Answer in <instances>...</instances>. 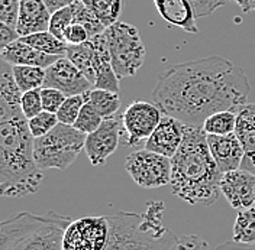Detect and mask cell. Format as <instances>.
Instances as JSON below:
<instances>
[{"instance_id":"83f0119b","label":"cell","mask_w":255,"mask_h":250,"mask_svg":"<svg viewBox=\"0 0 255 250\" xmlns=\"http://www.w3.org/2000/svg\"><path fill=\"white\" fill-rule=\"evenodd\" d=\"M235 126L237 111L225 110L209 116L203 123V129L206 130L207 135H229L235 132Z\"/></svg>"},{"instance_id":"d6a6232c","label":"cell","mask_w":255,"mask_h":250,"mask_svg":"<svg viewBox=\"0 0 255 250\" xmlns=\"http://www.w3.org/2000/svg\"><path fill=\"white\" fill-rule=\"evenodd\" d=\"M73 22H74V7L71 4V6L63 7L51 15L48 31L64 41V32Z\"/></svg>"},{"instance_id":"74e56055","label":"cell","mask_w":255,"mask_h":250,"mask_svg":"<svg viewBox=\"0 0 255 250\" xmlns=\"http://www.w3.org/2000/svg\"><path fill=\"white\" fill-rule=\"evenodd\" d=\"M171 250H210L206 240L200 239L199 236L187 235L178 237Z\"/></svg>"},{"instance_id":"8d00e7d4","label":"cell","mask_w":255,"mask_h":250,"mask_svg":"<svg viewBox=\"0 0 255 250\" xmlns=\"http://www.w3.org/2000/svg\"><path fill=\"white\" fill-rule=\"evenodd\" d=\"M90 39L87 29L80 23H71L64 32V42L67 45H81Z\"/></svg>"},{"instance_id":"2e32d148","label":"cell","mask_w":255,"mask_h":250,"mask_svg":"<svg viewBox=\"0 0 255 250\" xmlns=\"http://www.w3.org/2000/svg\"><path fill=\"white\" fill-rule=\"evenodd\" d=\"M93 51V61H95L96 81L93 88H102L119 93V81L113 65H112L111 52L105 32L93 36L87 41Z\"/></svg>"},{"instance_id":"7a4b0ae2","label":"cell","mask_w":255,"mask_h":250,"mask_svg":"<svg viewBox=\"0 0 255 250\" xmlns=\"http://www.w3.org/2000/svg\"><path fill=\"white\" fill-rule=\"evenodd\" d=\"M222 175L209 149L203 126L186 125L183 142L171 158V192L190 205L209 207L222 194Z\"/></svg>"},{"instance_id":"5bb4252c","label":"cell","mask_w":255,"mask_h":250,"mask_svg":"<svg viewBox=\"0 0 255 250\" xmlns=\"http://www.w3.org/2000/svg\"><path fill=\"white\" fill-rule=\"evenodd\" d=\"M186 123L175 119L173 116L164 114L157 129L143 143V149L161 154L164 157L173 158L178 151L184 138Z\"/></svg>"},{"instance_id":"ac0fdd59","label":"cell","mask_w":255,"mask_h":250,"mask_svg":"<svg viewBox=\"0 0 255 250\" xmlns=\"http://www.w3.org/2000/svg\"><path fill=\"white\" fill-rule=\"evenodd\" d=\"M235 133L245 151V158L241 168L255 173L253 162L255 158V103H247L237 110Z\"/></svg>"},{"instance_id":"d590c367","label":"cell","mask_w":255,"mask_h":250,"mask_svg":"<svg viewBox=\"0 0 255 250\" xmlns=\"http://www.w3.org/2000/svg\"><path fill=\"white\" fill-rule=\"evenodd\" d=\"M20 9V0H0V22L16 26Z\"/></svg>"},{"instance_id":"277c9868","label":"cell","mask_w":255,"mask_h":250,"mask_svg":"<svg viewBox=\"0 0 255 250\" xmlns=\"http://www.w3.org/2000/svg\"><path fill=\"white\" fill-rule=\"evenodd\" d=\"M164 211L162 201H149L143 213L119 211L108 216L105 250H171L178 237L164 226Z\"/></svg>"},{"instance_id":"e575fe53","label":"cell","mask_w":255,"mask_h":250,"mask_svg":"<svg viewBox=\"0 0 255 250\" xmlns=\"http://www.w3.org/2000/svg\"><path fill=\"white\" fill-rule=\"evenodd\" d=\"M41 98H42V107L47 111L51 113H57L60 107L63 106L67 95L57 90V88H51V87H42L41 88Z\"/></svg>"},{"instance_id":"4316f807","label":"cell","mask_w":255,"mask_h":250,"mask_svg":"<svg viewBox=\"0 0 255 250\" xmlns=\"http://www.w3.org/2000/svg\"><path fill=\"white\" fill-rule=\"evenodd\" d=\"M96 17L109 28L118 22V17L122 10V0H81Z\"/></svg>"},{"instance_id":"8fae6325","label":"cell","mask_w":255,"mask_h":250,"mask_svg":"<svg viewBox=\"0 0 255 250\" xmlns=\"http://www.w3.org/2000/svg\"><path fill=\"white\" fill-rule=\"evenodd\" d=\"M124 135V122L121 114L103 120L100 127L86 136L84 152L93 167L103 165L113 155Z\"/></svg>"},{"instance_id":"9c48e42d","label":"cell","mask_w":255,"mask_h":250,"mask_svg":"<svg viewBox=\"0 0 255 250\" xmlns=\"http://www.w3.org/2000/svg\"><path fill=\"white\" fill-rule=\"evenodd\" d=\"M164 111L157 103L136 100L132 101L122 114L124 122V143L128 146H138L145 143L157 129Z\"/></svg>"},{"instance_id":"ffe728a7","label":"cell","mask_w":255,"mask_h":250,"mask_svg":"<svg viewBox=\"0 0 255 250\" xmlns=\"http://www.w3.org/2000/svg\"><path fill=\"white\" fill-rule=\"evenodd\" d=\"M60 58L61 57L58 55H49L32 48L31 45L22 42L20 38L1 49V60L10 65H33V67L48 68Z\"/></svg>"},{"instance_id":"4fadbf2b","label":"cell","mask_w":255,"mask_h":250,"mask_svg":"<svg viewBox=\"0 0 255 250\" xmlns=\"http://www.w3.org/2000/svg\"><path fill=\"white\" fill-rule=\"evenodd\" d=\"M221 192L235 210H245L255 205V173L239 168L225 172L221 179Z\"/></svg>"},{"instance_id":"ab89813d","label":"cell","mask_w":255,"mask_h":250,"mask_svg":"<svg viewBox=\"0 0 255 250\" xmlns=\"http://www.w3.org/2000/svg\"><path fill=\"white\" fill-rule=\"evenodd\" d=\"M20 38L19 32L16 29V26L7 25L0 22V48H6L7 45H10L12 42H15Z\"/></svg>"},{"instance_id":"484cf974","label":"cell","mask_w":255,"mask_h":250,"mask_svg":"<svg viewBox=\"0 0 255 250\" xmlns=\"http://www.w3.org/2000/svg\"><path fill=\"white\" fill-rule=\"evenodd\" d=\"M232 240L244 245L255 243V205L238 211L234 224Z\"/></svg>"},{"instance_id":"e0dca14e","label":"cell","mask_w":255,"mask_h":250,"mask_svg":"<svg viewBox=\"0 0 255 250\" xmlns=\"http://www.w3.org/2000/svg\"><path fill=\"white\" fill-rule=\"evenodd\" d=\"M159 16L170 23L189 33H199L196 25V12L190 0H154Z\"/></svg>"},{"instance_id":"6da1fadb","label":"cell","mask_w":255,"mask_h":250,"mask_svg":"<svg viewBox=\"0 0 255 250\" xmlns=\"http://www.w3.org/2000/svg\"><path fill=\"white\" fill-rule=\"evenodd\" d=\"M250 93L245 73L226 58L212 55L170 67L158 77L152 98L164 114L203 126L218 111H237L247 104Z\"/></svg>"},{"instance_id":"8992f818","label":"cell","mask_w":255,"mask_h":250,"mask_svg":"<svg viewBox=\"0 0 255 250\" xmlns=\"http://www.w3.org/2000/svg\"><path fill=\"white\" fill-rule=\"evenodd\" d=\"M86 133L74 126L58 123L45 136L33 142L35 161L41 169H67L84 151Z\"/></svg>"},{"instance_id":"1f68e13d","label":"cell","mask_w":255,"mask_h":250,"mask_svg":"<svg viewBox=\"0 0 255 250\" xmlns=\"http://www.w3.org/2000/svg\"><path fill=\"white\" fill-rule=\"evenodd\" d=\"M58 123H60V120L57 117V113H51V111H47V110H42L39 114L33 116L32 119L28 120L29 130H31L32 136L35 139L41 138V136H45Z\"/></svg>"},{"instance_id":"4dcf8cb0","label":"cell","mask_w":255,"mask_h":250,"mask_svg":"<svg viewBox=\"0 0 255 250\" xmlns=\"http://www.w3.org/2000/svg\"><path fill=\"white\" fill-rule=\"evenodd\" d=\"M103 120H105V117L90 103L86 101V104L83 106V109L80 111L79 119L74 123V127L80 132L89 135V133L97 130L100 125L103 123Z\"/></svg>"},{"instance_id":"44dd1931","label":"cell","mask_w":255,"mask_h":250,"mask_svg":"<svg viewBox=\"0 0 255 250\" xmlns=\"http://www.w3.org/2000/svg\"><path fill=\"white\" fill-rule=\"evenodd\" d=\"M22 90L16 83L12 65L1 60L0 64V109H19L22 103Z\"/></svg>"},{"instance_id":"d4e9b609","label":"cell","mask_w":255,"mask_h":250,"mask_svg":"<svg viewBox=\"0 0 255 250\" xmlns=\"http://www.w3.org/2000/svg\"><path fill=\"white\" fill-rule=\"evenodd\" d=\"M65 57L79 68L80 71L86 76V79L89 80L95 87V61H93V51L89 45V42L81 44V45H68Z\"/></svg>"},{"instance_id":"7402d4cb","label":"cell","mask_w":255,"mask_h":250,"mask_svg":"<svg viewBox=\"0 0 255 250\" xmlns=\"http://www.w3.org/2000/svg\"><path fill=\"white\" fill-rule=\"evenodd\" d=\"M84 95H86V101L90 103L105 119L118 114L121 109L119 93L102 90V88H92L87 93H84Z\"/></svg>"},{"instance_id":"f35d334b","label":"cell","mask_w":255,"mask_h":250,"mask_svg":"<svg viewBox=\"0 0 255 250\" xmlns=\"http://www.w3.org/2000/svg\"><path fill=\"white\" fill-rule=\"evenodd\" d=\"M197 17L210 16L216 9L223 6L228 0H190Z\"/></svg>"},{"instance_id":"ba28073f","label":"cell","mask_w":255,"mask_h":250,"mask_svg":"<svg viewBox=\"0 0 255 250\" xmlns=\"http://www.w3.org/2000/svg\"><path fill=\"white\" fill-rule=\"evenodd\" d=\"M125 169L141 188H159L171 182V158L148 149L129 154Z\"/></svg>"},{"instance_id":"b9f144b4","label":"cell","mask_w":255,"mask_h":250,"mask_svg":"<svg viewBox=\"0 0 255 250\" xmlns=\"http://www.w3.org/2000/svg\"><path fill=\"white\" fill-rule=\"evenodd\" d=\"M215 250H255V243L254 245H244V243H237L232 240V242H225Z\"/></svg>"},{"instance_id":"cb8c5ba5","label":"cell","mask_w":255,"mask_h":250,"mask_svg":"<svg viewBox=\"0 0 255 250\" xmlns=\"http://www.w3.org/2000/svg\"><path fill=\"white\" fill-rule=\"evenodd\" d=\"M12 73L22 93H26L44 87L47 68L33 65H12Z\"/></svg>"},{"instance_id":"30bf717a","label":"cell","mask_w":255,"mask_h":250,"mask_svg":"<svg viewBox=\"0 0 255 250\" xmlns=\"http://www.w3.org/2000/svg\"><path fill=\"white\" fill-rule=\"evenodd\" d=\"M109 237L108 217L73 220L65 229L63 250H105Z\"/></svg>"},{"instance_id":"603a6c76","label":"cell","mask_w":255,"mask_h":250,"mask_svg":"<svg viewBox=\"0 0 255 250\" xmlns=\"http://www.w3.org/2000/svg\"><path fill=\"white\" fill-rule=\"evenodd\" d=\"M20 41L41 52H45L49 55H58V57H65L68 48L63 39L57 38L49 31L36 32L28 36H20Z\"/></svg>"},{"instance_id":"d6986e66","label":"cell","mask_w":255,"mask_h":250,"mask_svg":"<svg viewBox=\"0 0 255 250\" xmlns=\"http://www.w3.org/2000/svg\"><path fill=\"white\" fill-rule=\"evenodd\" d=\"M51 12L44 0H20L16 29L20 36L48 31Z\"/></svg>"},{"instance_id":"60d3db41","label":"cell","mask_w":255,"mask_h":250,"mask_svg":"<svg viewBox=\"0 0 255 250\" xmlns=\"http://www.w3.org/2000/svg\"><path fill=\"white\" fill-rule=\"evenodd\" d=\"M44 1H45V4H47L48 10H49L51 15H52L54 12L63 9V7H67V6H71V4H74L76 1H79V0H44Z\"/></svg>"},{"instance_id":"ee69618b","label":"cell","mask_w":255,"mask_h":250,"mask_svg":"<svg viewBox=\"0 0 255 250\" xmlns=\"http://www.w3.org/2000/svg\"><path fill=\"white\" fill-rule=\"evenodd\" d=\"M253 162H254V167H255V158H254V161H253Z\"/></svg>"},{"instance_id":"f1b7e54d","label":"cell","mask_w":255,"mask_h":250,"mask_svg":"<svg viewBox=\"0 0 255 250\" xmlns=\"http://www.w3.org/2000/svg\"><path fill=\"white\" fill-rule=\"evenodd\" d=\"M73 7H74V22L73 23H80V25H83L87 32H89V35H90V39L96 36V35H99V33H103V32L106 31V26L96 17V15L81 1H76L74 4H73Z\"/></svg>"},{"instance_id":"7c38bea8","label":"cell","mask_w":255,"mask_h":250,"mask_svg":"<svg viewBox=\"0 0 255 250\" xmlns=\"http://www.w3.org/2000/svg\"><path fill=\"white\" fill-rule=\"evenodd\" d=\"M44 87L57 88L70 97L87 93L93 88V84L67 57H61L47 68Z\"/></svg>"},{"instance_id":"836d02e7","label":"cell","mask_w":255,"mask_h":250,"mask_svg":"<svg viewBox=\"0 0 255 250\" xmlns=\"http://www.w3.org/2000/svg\"><path fill=\"white\" fill-rule=\"evenodd\" d=\"M20 107H22V111H23V114L26 116L28 120L32 119L33 116L39 114L44 110V107H42V98H41V88L23 93Z\"/></svg>"},{"instance_id":"5b68a950","label":"cell","mask_w":255,"mask_h":250,"mask_svg":"<svg viewBox=\"0 0 255 250\" xmlns=\"http://www.w3.org/2000/svg\"><path fill=\"white\" fill-rule=\"evenodd\" d=\"M73 220L54 211L19 213L0 224V250H63L65 229Z\"/></svg>"},{"instance_id":"9a60e30c","label":"cell","mask_w":255,"mask_h":250,"mask_svg":"<svg viewBox=\"0 0 255 250\" xmlns=\"http://www.w3.org/2000/svg\"><path fill=\"white\" fill-rule=\"evenodd\" d=\"M207 143L212 157L222 173L241 168L245 151L235 132L229 135H207Z\"/></svg>"},{"instance_id":"52a82bcc","label":"cell","mask_w":255,"mask_h":250,"mask_svg":"<svg viewBox=\"0 0 255 250\" xmlns=\"http://www.w3.org/2000/svg\"><path fill=\"white\" fill-rule=\"evenodd\" d=\"M113 70L118 79L135 76L145 63L146 49L139 31L125 22L118 20L105 31Z\"/></svg>"},{"instance_id":"7bdbcfd3","label":"cell","mask_w":255,"mask_h":250,"mask_svg":"<svg viewBox=\"0 0 255 250\" xmlns=\"http://www.w3.org/2000/svg\"><path fill=\"white\" fill-rule=\"evenodd\" d=\"M231 1L237 3L244 13H253V12H255V0H231Z\"/></svg>"},{"instance_id":"f546056e","label":"cell","mask_w":255,"mask_h":250,"mask_svg":"<svg viewBox=\"0 0 255 250\" xmlns=\"http://www.w3.org/2000/svg\"><path fill=\"white\" fill-rule=\"evenodd\" d=\"M84 104H86V95L84 94L67 97L63 106L57 111V117H58L60 123L74 126Z\"/></svg>"},{"instance_id":"3957f363","label":"cell","mask_w":255,"mask_h":250,"mask_svg":"<svg viewBox=\"0 0 255 250\" xmlns=\"http://www.w3.org/2000/svg\"><path fill=\"white\" fill-rule=\"evenodd\" d=\"M28 119L19 109H0V192L3 197L22 198L36 194L44 173L33 152Z\"/></svg>"}]
</instances>
